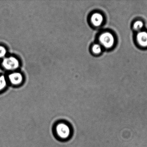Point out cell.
<instances>
[{"label": "cell", "instance_id": "obj_8", "mask_svg": "<svg viewBox=\"0 0 147 147\" xmlns=\"http://www.w3.org/2000/svg\"><path fill=\"white\" fill-rule=\"evenodd\" d=\"M143 23L142 21L138 20V21H136L133 24V29L135 30L138 31L140 30L142 28L143 26Z\"/></svg>", "mask_w": 147, "mask_h": 147}, {"label": "cell", "instance_id": "obj_3", "mask_svg": "<svg viewBox=\"0 0 147 147\" xmlns=\"http://www.w3.org/2000/svg\"><path fill=\"white\" fill-rule=\"evenodd\" d=\"M99 41L105 48L110 49L113 46L115 39L113 35L109 32H104L99 37Z\"/></svg>", "mask_w": 147, "mask_h": 147}, {"label": "cell", "instance_id": "obj_7", "mask_svg": "<svg viewBox=\"0 0 147 147\" xmlns=\"http://www.w3.org/2000/svg\"><path fill=\"white\" fill-rule=\"evenodd\" d=\"M7 86V81L5 77L4 76H0V92L5 88Z\"/></svg>", "mask_w": 147, "mask_h": 147}, {"label": "cell", "instance_id": "obj_9", "mask_svg": "<svg viewBox=\"0 0 147 147\" xmlns=\"http://www.w3.org/2000/svg\"><path fill=\"white\" fill-rule=\"evenodd\" d=\"M101 47L99 44H94L92 47V50L93 53L95 54H98L101 52Z\"/></svg>", "mask_w": 147, "mask_h": 147}, {"label": "cell", "instance_id": "obj_6", "mask_svg": "<svg viewBox=\"0 0 147 147\" xmlns=\"http://www.w3.org/2000/svg\"><path fill=\"white\" fill-rule=\"evenodd\" d=\"M91 21L94 26H100L103 23V16L101 14L98 13H94L91 17Z\"/></svg>", "mask_w": 147, "mask_h": 147}, {"label": "cell", "instance_id": "obj_1", "mask_svg": "<svg viewBox=\"0 0 147 147\" xmlns=\"http://www.w3.org/2000/svg\"><path fill=\"white\" fill-rule=\"evenodd\" d=\"M57 137L62 139H67L71 135V129L69 125L64 122H60L56 125L55 128Z\"/></svg>", "mask_w": 147, "mask_h": 147}, {"label": "cell", "instance_id": "obj_10", "mask_svg": "<svg viewBox=\"0 0 147 147\" xmlns=\"http://www.w3.org/2000/svg\"><path fill=\"white\" fill-rule=\"evenodd\" d=\"M7 54V50L5 47L0 46V58L5 57Z\"/></svg>", "mask_w": 147, "mask_h": 147}, {"label": "cell", "instance_id": "obj_4", "mask_svg": "<svg viewBox=\"0 0 147 147\" xmlns=\"http://www.w3.org/2000/svg\"><path fill=\"white\" fill-rule=\"evenodd\" d=\"M8 77L10 82L14 85H19L23 81V76L18 72H14L10 74Z\"/></svg>", "mask_w": 147, "mask_h": 147}, {"label": "cell", "instance_id": "obj_2", "mask_svg": "<svg viewBox=\"0 0 147 147\" xmlns=\"http://www.w3.org/2000/svg\"><path fill=\"white\" fill-rule=\"evenodd\" d=\"M4 68L9 70L16 69L19 67V60L14 57H9L4 58L2 62Z\"/></svg>", "mask_w": 147, "mask_h": 147}, {"label": "cell", "instance_id": "obj_5", "mask_svg": "<svg viewBox=\"0 0 147 147\" xmlns=\"http://www.w3.org/2000/svg\"><path fill=\"white\" fill-rule=\"evenodd\" d=\"M137 41L138 44L142 47H147V32H139L136 36Z\"/></svg>", "mask_w": 147, "mask_h": 147}]
</instances>
